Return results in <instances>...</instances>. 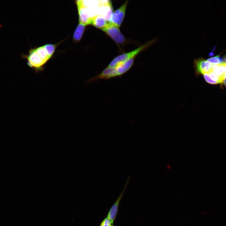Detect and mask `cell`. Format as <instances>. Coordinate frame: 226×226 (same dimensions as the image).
<instances>
[{
    "instance_id": "5b68a950",
    "label": "cell",
    "mask_w": 226,
    "mask_h": 226,
    "mask_svg": "<svg viewBox=\"0 0 226 226\" xmlns=\"http://www.w3.org/2000/svg\"><path fill=\"white\" fill-rule=\"evenodd\" d=\"M128 3V1H126L112 13L110 21L119 28L123 21Z\"/></svg>"
},
{
    "instance_id": "9c48e42d",
    "label": "cell",
    "mask_w": 226,
    "mask_h": 226,
    "mask_svg": "<svg viewBox=\"0 0 226 226\" xmlns=\"http://www.w3.org/2000/svg\"><path fill=\"white\" fill-rule=\"evenodd\" d=\"M86 25L79 23L76 27L73 35L74 43L79 42L81 40L84 33Z\"/></svg>"
},
{
    "instance_id": "5bb4252c",
    "label": "cell",
    "mask_w": 226,
    "mask_h": 226,
    "mask_svg": "<svg viewBox=\"0 0 226 226\" xmlns=\"http://www.w3.org/2000/svg\"><path fill=\"white\" fill-rule=\"evenodd\" d=\"M111 224L110 221L106 217L101 221L99 226H110Z\"/></svg>"
},
{
    "instance_id": "8992f818",
    "label": "cell",
    "mask_w": 226,
    "mask_h": 226,
    "mask_svg": "<svg viewBox=\"0 0 226 226\" xmlns=\"http://www.w3.org/2000/svg\"><path fill=\"white\" fill-rule=\"evenodd\" d=\"M135 58L128 59L117 66L113 67L114 77L120 76L127 72L133 66Z\"/></svg>"
},
{
    "instance_id": "7a4b0ae2",
    "label": "cell",
    "mask_w": 226,
    "mask_h": 226,
    "mask_svg": "<svg viewBox=\"0 0 226 226\" xmlns=\"http://www.w3.org/2000/svg\"><path fill=\"white\" fill-rule=\"evenodd\" d=\"M155 41V40H152L134 50L128 52L123 53L116 56L111 61L107 67H116L128 59L135 58L139 53L149 47Z\"/></svg>"
},
{
    "instance_id": "3957f363",
    "label": "cell",
    "mask_w": 226,
    "mask_h": 226,
    "mask_svg": "<svg viewBox=\"0 0 226 226\" xmlns=\"http://www.w3.org/2000/svg\"><path fill=\"white\" fill-rule=\"evenodd\" d=\"M101 30L109 36L117 44L123 45L126 42V39L119 28L111 21H108L106 25Z\"/></svg>"
},
{
    "instance_id": "ac0fdd59",
    "label": "cell",
    "mask_w": 226,
    "mask_h": 226,
    "mask_svg": "<svg viewBox=\"0 0 226 226\" xmlns=\"http://www.w3.org/2000/svg\"><path fill=\"white\" fill-rule=\"evenodd\" d=\"M110 226H114L113 224H112V225H111Z\"/></svg>"
},
{
    "instance_id": "277c9868",
    "label": "cell",
    "mask_w": 226,
    "mask_h": 226,
    "mask_svg": "<svg viewBox=\"0 0 226 226\" xmlns=\"http://www.w3.org/2000/svg\"><path fill=\"white\" fill-rule=\"evenodd\" d=\"M194 63L196 76L208 74L212 71L213 64L202 58L196 59Z\"/></svg>"
},
{
    "instance_id": "2e32d148",
    "label": "cell",
    "mask_w": 226,
    "mask_h": 226,
    "mask_svg": "<svg viewBox=\"0 0 226 226\" xmlns=\"http://www.w3.org/2000/svg\"><path fill=\"white\" fill-rule=\"evenodd\" d=\"M223 60L226 63V55H225L224 57Z\"/></svg>"
},
{
    "instance_id": "6da1fadb",
    "label": "cell",
    "mask_w": 226,
    "mask_h": 226,
    "mask_svg": "<svg viewBox=\"0 0 226 226\" xmlns=\"http://www.w3.org/2000/svg\"><path fill=\"white\" fill-rule=\"evenodd\" d=\"M63 41L32 48L27 54H22L21 56L27 59V65L36 72L42 71L45 65L52 57L57 46Z\"/></svg>"
},
{
    "instance_id": "e0dca14e",
    "label": "cell",
    "mask_w": 226,
    "mask_h": 226,
    "mask_svg": "<svg viewBox=\"0 0 226 226\" xmlns=\"http://www.w3.org/2000/svg\"><path fill=\"white\" fill-rule=\"evenodd\" d=\"M224 83L226 87V78H225L224 80Z\"/></svg>"
},
{
    "instance_id": "9a60e30c",
    "label": "cell",
    "mask_w": 226,
    "mask_h": 226,
    "mask_svg": "<svg viewBox=\"0 0 226 226\" xmlns=\"http://www.w3.org/2000/svg\"><path fill=\"white\" fill-rule=\"evenodd\" d=\"M222 65L223 67L224 71V77L226 78V63L224 62H222Z\"/></svg>"
},
{
    "instance_id": "8fae6325",
    "label": "cell",
    "mask_w": 226,
    "mask_h": 226,
    "mask_svg": "<svg viewBox=\"0 0 226 226\" xmlns=\"http://www.w3.org/2000/svg\"><path fill=\"white\" fill-rule=\"evenodd\" d=\"M207 60L212 64L217 65L222 63L223 59L219 55H218L214 57L209 58Z\"/></svg>"
},
{
    "instance_id": "ba28073f",
    "label": "cell",
    "mask_w": 226,
    "mask_h": 226,
    "mask_svg": "<svg viewBox=\"0 0 226 226\" xmlns=\"http://www.w3.org/2000/svg\"><path fill=\"white\" fill-rule=\"evenodd\" d=\"M107 21L101 15H96L92 17L91 25L101 30L106 25Z\"/></svg>"
},
{
    "instance_id": "4fadbf2b",
    "label": "cell",
    "mask_w": 226,
    "mask_h": 226,
    "mask_svg": "<svg viewBox=\"0 0 226 226\" xmlns=\"http://www.w3.org/2000/svg\"><path fill=\"white\" fill-rule=\"evenodd\" d=\"M203 77L206 81L209 84H214L218 83L217 82L213 80L207 74H203Z\"/></svg>"
},
{
    "instance_id": "30bf717a",
    "label": "cell",
    "mask_w": 226,
    "mask_h": 226,
    "mask_svg": "<svg viewBox=\"0 0 226 226\" xmlns=\"http://www.w3.org/2000/svg\"><path fill=\"white\" fill-rule=\"evenodd\" d=\"M221 63L219 64L213 65L211 71L215 75L224 80V71Z\"/></svg>"
},
{
    "instance_id": "7c38bea8",
    "label": "cell",
    "mask_w": 226,
    "mask_h": 226,
    "mask_svg": "<svg viewBox=\"0 0 226 226\" xmlns=\"http://www.w3.org/2000/svg\"><path fill=\"white\" fill-rule=\"evenodd\" d=\"M207 74L213 80L217 82L218 83H222L224 81L223 80L215 75L212 71Z\"/></svg>"
},
{
    "instance_id": "52a82bcc",
    "label": "cell",
    "mask_w": 226,
    "mask_h": 226,
    "mask_svg": "<svg viewBox=\"0 0 226 226\" xmlns=\"http://www.w3.org/2000/svg\"><path fill=\"white\" fill-rule=\"evenodd\" d=\"M129 180V177L121 193L110 208L107 215L106 217L110 220L112 224H113L116 217L120 201L123 195Z\"/></svg>"
}]
</instances>
